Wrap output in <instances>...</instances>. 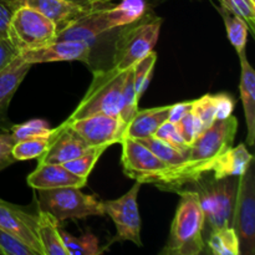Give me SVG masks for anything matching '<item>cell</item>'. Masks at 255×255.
Listing matches in <instances>:
<instances>
[{"label":"cell","instance_id":"1","mask_svg":"<svg viewBox=\"0 0 255 255\" xmlns=\"http://www.w3.org/2000/svg\"><path fill=\"white\" fill-rule=\"evenodd\" d=\"M148 10L146 0H121L117 5H105L92 10L57 32L56 40H76L94 45L95 40L143 16Z\"/></svg>","mask_w":255,"mask_h":255},{"label":"cell","instance_id":"2","mask_svg":"<svg viewBox=\"0 0 255 255\" xmlns=\"http://www.w3.org/2000/svg\"><path fill=\"white\" fill-rule=\"evenodd\" d=\"M176 216L171 226L168 241L161 254L198 255L203 253L206 242L203 238L204 213L199 197L192 189H182Z\"/></svg>","mask_w":255,"mask_h":255},{"label":"cell","instance_id":"3","mask_svg":"<svg viewBox=\"0 0 255 255\" xmlns=\"http://www.w3.org/2000/svg\"><path fill=\"white\" fill-rule=\"evenodd\" d=\"M162 21L161 17L147 10L138 20L116 29L112 67L117 71H127L153 51Z\"/></svg>","mask_w":255,"mask_h":255},{"label":"cell","instance_id":"4","mask_svg":"<svg viewBox=\"0 0 255 255\" xmlns=\"http://www.w3.org/2000/svg\"><path fill=\"white\" fill-rule=\"evenodd\" d=\"M209 173L211 172L204 173L184 189L197 192L204 213V226H208L212 232L232 224L239 177L217 179L213 174L209 176Z\"/></svg>","mask_w":255,"mask_h":255},{"label":"cell","instance_id":"5","mask_svg":"<svg viewBox=\"0 0 255 255\" xmlns=\"http://www.w3.org/2000/svg\"><path fill=\"white\" fill-rule=\"evenodd\" d=\"M126 75L127 71H117L112 66L95 70L91 85L65 124L96 114L120 116L122 87Z\"/></svg>","mask_w":255,"mask_h":255},{"label":"cell","instance_id":"6","mask_svg":"<svg viewBox=\"0 0 255 255\" xmlns=\"http://www.w3.org/2000/svg\"><path fill=\"white\" fill-rule=\"evenodd\" d=\"M39 208L51 213L57 221L82 219L90 216H104V206L96 197L85 194L76 187L37 189Z\"/></svg>","mask_w":255,"mask_h":255},{"label":"cell","instance_id":"7","mask_svg":"<svg viewBox=\"0 0 255 255\" xmlns=\"http://www.w3.org/2000/svg\"><path fill=\"white\" fill-rule=\"evenodd\" d=\"M57 30L51 20L32 7L19 5L7 29V40L17 52L37 49L56 40Z\"/></svg>","mask_w":255,"mask_h":255},{"label":"cell","instance_id":"8","mask_svg":"<svg viewBox=\"0 0 255 255\" xmlns=\"http://www.w3.org/2000/svg\"><path fill=\"white\" fill-rule=\"evenodd\" d=\"M232 227L239 241V255L255 254V167L252 162L239 176Z\"/></svg>","mask_w":255,"mask_h":255},{"label":"cell","instance_id":"9","mask_svg":"<svg viewBox=\"0 0 255 255\" xmlns=\"http://www.w3.org/2000/svg\"><path fill=\"white\" fill-rule=\"evenodd\" d=\"M237 129V117L216 120L191 144L187 161L196 164L202 173L211 172L213 162L232 147Z\"/></svg>","mask_w":255,"mask_h":255},{"label":"cell","instance_id":"10","mask_svg":"<svg viewBox=\"0 0 255 255\" xmlns=\"http://www.w3.org/2000/svg\"><path fill=\"white\" fill-rule=\"evenodd\" d=\"M121 163L125 174L139 183L156 186L168 166L137 139L124 137Z\"/></svg>","mask_w":255,"mask_h":255},{"label":"cell","instance_id":"11","mask_svg":"<svg viewBox=\"0 0 255 255\" xmlns=\"http://www.w3.org/2000/svg\"><path fill=\"white\" fill-rule=\"evenodd\" d=\"M141 186L142 183L136 182L134 186L119 199L102 202L105 213L111 217L117 229V236L112 242L128 241L137 247H142L141 217L137 203V196Z\"/></svg>","mask_w":255,"mask_h":255},{"label":"cell","instance_id":"12","mask_svg":"<svg viewBox=\"0 0 255 255\" xmlns=\"http://www.w3.org/2000/svg\"><path fill=\"white\" fill-rule=\"evenodd\" d=\"M76 132L89 146H112L124 138L126 124L120 116L96 114L65 124Z\"/></svg>","mask_w":255,"mask_h":255},{"label":"cell","instance_id":"13","mask_svg":"<svg viewBox=\"0 0 255 255\" xmlns=\"http://www.w3.org/2000/svg\"><path fill=\"white\" fill-rule=\"evenodd\" d=\"M24 61L30 65L55 61H82L91 65L92 46L86 41L55 40L54 42L37 49L19 52Z\"/></svg>","mask_w":255,"mask_h":255},{"label":"cell","instance_id":"14","mask_svg":"<svg viewBox=\"0 0 255 255\" xmlns=\"http://www.w3.org/2000/svg\"><path fill=\"white\" fill-rule=\"evenodd\" d=\"M0 228L29 247L35 255H44L36 234V216L0 199Z\"/></svg>","mask_w":255,"mask_h":255},{"label":"cell","instance_id":"15","mask_svg":"<svg viewBox=\"0 0 255 255\" xmlns=\"http://www.w3.org/2000/svg\"><path fill=\"white\" fill-rule=\"evenodd\" d=\"M91 146L69 126L61 124L55 128V137L47 151L39 158V163L64 164L81 156Z\"/></svg>","mask_w":255,"mask_h":255},{"label":"cell","instance_id":"16","mask_svg":"<svg viewBox=\"0 0 255 255\" xmlns=\"http://www.w3.org/2000/svg\"><path fill=\"white\" fill-rule=\"evenodd\" d=\"M31 66L32 65L24 61L17 54L4 69L0 70V129L2 131L9 132L12 126L7 119V109L12 96Z\"/></svg>","mask_w":255,"mask_h":255},{"label":"cell","instance_id":"17","mask_svg":"<svg viewBox=\"0 0 255 255\" xmlns=\"http://www.w3.org/2000/svg\"><path fill=\"white\" fill-rule=\"evenodd\" d=\"M17 2L19 5H26L41 12L54 22L57 32L62 31L80 17L95 10L77 5L69 0H17Z\"/></svg>","mask_w":255,"mask_h":255},{"label":"cell","instance_id":"18","mask_svg":"<svg viewBox=\"0 0 255 255\" xmlns=\"http://www.w3.org/2000/svg\"><path fill=\"white\" fill-rule=\"evenodd\" d=\"M27 184L34 189H51L61 187L82 188L87 184V178L76 176L62 164L39 163L36 169L27 176Z\"/></svg>","mask_w":255,"mask_h":255},{"label":"cell","instance_id":"19","mask_svg":"<svg viewBox=\"0 0 255 255\" xmlns=\"http://www.w3.org/2000/svg\"><path fill=\"white\" fill-rule=\"evenodd\" d=\"M171 105L137 111L132 117L131 121L127 124L125 128L124 137L132 139H141L146 137L153 136L158 127L167 121Z\"/></svg>","mask_w":255,"mask_h":255},{"label":"cell","instance_id":"20","mask_svg":"<svg viewBox=\"0 0 255 255\" xmlns=\"http://www.w3.org/2000/svg\"><path fill=\"white\" fill-rule=\"evenodd\" d=\"M241 60V99L243 102L244 115L247 122V144L255 143V72L249 64L247 55L239 57Z\"/></svg>","mask_w":255,"mask_h":255},{"label":"cell","instance_id":"21","mask_svg":"<svg viewBox=\"0 0 255 255\" xmlns=\"http://www.w3.org/2000/svg\"><path fill=\"white\" fill-rule=\"evenodd\" d=\"M252 162H253V156L247 149L246 144L241 143L237 147H231L224 153H222L213 162L211 173L217 179L226 178V177H239L246 172Z\"/></svg>","mask_w":255,"mask_h":255},{"label":"cell","instance_id":"22","mask_svg":"<svg viewBox=\"0 0 255 255\" xmlns=\"http://www.w3.org/2000/svg\"><path fill=\"white\" fill-rule=\"evenodd\" d=\"M36 234L44 255H67L60 234V222L46 211L39 208L36 216Z\"/></svg>","mask_w":255,"mask_h":255},{"label":"cell","instance_id":"23","mask_svg":"<svg viewBox=\"0 0 255 255\" xmlns=\"http://www.w3.org/2000/svg\"><path fill=\"white\" fill-rule=\"evenodd\" d=\"M219 12L223 17L229 41L234 46L238 56H243V55H246L247 41H248V25L246 24L243 19L231 14L228 10L223 9V7H219Z\"/></svg>","mask_w":255,"mask_h":255},{"label":"cell","instance_id":"24","mask_svg":"<svg viewBox=\"0 0 255 255\" xmlns=\"http://www.w3.org/2000/svg\"><path fill=\"white\" fill-rule=\"evenodd\" d=\"M137 141L141 142V143L144 144L147 148L151 149V151L153 152L161 161H163L168 167L179 166V164L184 163V162H187V159H188L189 149H187V151H181V149L166 143L164 141H162V139L157 138V137L154 136L137 139Z\"/></svg>","mask_w":255,"mask_h":255},{"label":"cell","instance_id":"25","mask_svg":"<svg viewBox=\"0 0 255 255\" xmlns=\"http://www.w3.org/2000/svg\"><path fill=\"white\" fill-rule=\"evenodd\" d=\"M207 247L216 255H239V241L233 227L212 231Z\"/></svg>","mask_w":255,"mask_h":255},{"label":"cell","instance_id":"26","mask_svg":"<svg viewBox=\"0 0 255 255\" xmlns=\"http://www.w3.org/2000/svg\"><path fill=\"white\" fill-rule=\"evenodd\" d=\"M60 234L67 255H99L106 251V247L100 248L99 239L91 233L84 234L80 238H75L65 231H60Z\"/></svg>","mask_w":255,"mask_h":255},{"label":"cell","instance_id":"27","mask_svg":"<svg viewBox=\"0 0 255 255\" xmlns=\"http://www.w3.org/2000/svg\"><path fill=\"white\" fill-rule=\"evenodd\" d=\"M55 137L54 133L47 137H34V138L22 139L15 142L12 147V156L15 161H26V159L40 158L51 144Z\"/></svg>","mask_w":255,"mask_h":255},{"label":"cell","instance_id":"28","mask_svg":"<svg viewBox=\"0 0 255 255\" xmlns=\"http://www.w3.org/2000/svg\"><path fill=\"white\" fill-rule=\"evenodd\" d=\"M110 146L107 144H102V146H91L87 151H85L77 158L72 159V161L65 162L62 166L66 169H69L70 172H72L76 176L82 177V178H89L90 173L94 169L95 164L97 163V161L100 159V157L102 156L105 151L109 148Z\"/></svg>","mask_w":255,"mask_h":255},{"label":"cell","instance_id":"29","mask_svg":"<svg viewBox=\"0 0 255 255\" xmlns=\"http://www.w3.org/2000/svg\"><path fill=\"white\" fill-rule=\"evenodd\" d=\"M138 101L139 99L137 97L136 90H134L133 67H131L129 70H127L126 79H125L124 87H122L121 110H120V117L124 120L126 126L138 111Z\"/></svg>","mask_w":255,"mask_h":255},{"label":"cell","instance_id":"30","mask_svg":"<svg viewBox=\"0 0 255 255\" xmlns=\"http://www.w3.org/2000/svg\"><path fill=\"white\" fill-rule=\"evenodd\" d=\"M15 142L34 137H47L54 133V128H50L49 124L44 120H30L20 125H12L9 129Z\"/></svg>","mask_w":255,"mask_h":255},{"label":"cell","instance_id":"31","mask_svg":"<svg viewBox=\"0 0 255 255\" xmlns=\"http://www.w3.org/2000/svg\"><path fill=\"white\" fill-rule=\"evenodd\" d=\"M157 61V54L154 51H151L146 57L139 60L133 66V81H134V90L138 99H141L143 92L146 91L147 86L149 84L152 74H153L154 65Z\"/></svg>","mask_w":255,"mask_h":255},{"label":"cell","instance_id":"32","mask_svg":"<svg viewBox=\"0 0 255 255\" xmlns=\"http://www.w3.org/2000/svg\"><path fill=\"white\" fill-rule=\"evenodd\" d=\"M221 7L241 17L248 25L249 31L255 35V2L252 0H218Z\"/></svg>","mask_w":255,"mask_h":255},{"label":"cell","instance_id":"33","mask_svg":"<svg viewBox=\"0 0 255 255\" xmlns=\"http://www.w3.org/2000/svg\"><path fill=\"white\" fill-rule=\"evenodd\" d=\"M192 111L196 115L197 119L201 121L203 129L208 128L217 120L216 102H214L213 95L207 94L202 96L201 99L193 100V102H192Z\"/></svg>","mask_w":255,"mask_h":255},{"label":"cell","instance_id":"34","mask_svg":"<svg viewBox=\"0 0 255 255\" xmlns=\"http://www.w3.org/2000/svg\"><path fill=\"white\" fill-rule=\"evenodd\" d=\"M177 127H178V131L181 133L183 141L191 147V144L193 143L197 139V137L204 131L203 126H202L201 121L197 119L196 115L193 114V111H189L177 122Z\"/></svg>","mask_w":255,"mask_h":255},{"label":"cell","instance_id":"35","mask_svg":"<svg viewBox=\"0 0 255 255\" xmlns=\"http://www.w3.org/2000/svg\"><path fill=\"white\" fill-rule=\"evenodd\" d=\"M153 136L162 139V141H164L166 143L171 144V146L176 147V148L181 149V151H187V149H189L188 144H187L186 142L183 141V138H182L177 125L168 121V120L164 121L163 124L158 127V129L154 132Z\"/></svg>","mask_w":255,"mask_h":255},{"label":"cell","instance_id":"36","mask_svg":"<svg viewBox=\"0 0 255 255\" xmlns=\"http://www.w3.org/2000/svg\"><path fill=\"white\" fill-rule=\"evenodd\" d=\"M0 251L2 255H35L34 252L14 236L0 228Z\"/></svg>","mask_w":255,"mask_h":255},{"label":"cell","instance_id":"37","mask_svg":"<svg viewBox=\"0 0 255 255\" xmlns=\"http://www.w3.org/2000/svg\"><path fill=\"white\" fill-rule=\"evenodd\" d=\"M15 144V139L10 134V132H1L0 133V171L15 162L12 156V147Z\"/></svg>","mask_w":255,"mask_h":255},{"label":"cell","instance_id":"38","mask_svg":"<svg viewBox=\"0 0 255 255\" xmlns=\"http://www.w3.org/2000/svg\"><path fill=\"white\" fill-rule=\"evenodd\" d=\"M17 6V0H0V39H7L10 20Z\"/></svg>","mask_w":255,"mask_h":255},{"label":"cell","instance_id":"39","mask_svg":"<svg viewBox=\"0 0 255 255\" xmlns=\"http://www.w3.org/2000/svg\"><path fill=\"white\" fill-rule=\"evenodd\" d=\"M216 102V116L217 120H224L232 116L234 110V100L228 94L213 95Z\"/></svg>","mask_w":255,"mask_h":255},{"label":"cell","instance_id":"40","mask_svg":"<svg viewBox=\"0 0 255 255\" xmlns=\"http://www.w3.org/2000/svg\"><path fill=\"white\" fill-rule=\"evenodd\" d=\"M19 52L7 39H0V70L4 69Z\"/></svg>","mask_w":255,"mask_h":255},{"label":"cell","instance_id":"41","mask_svg":"<svg viewBox=\"0 0 255 255\" xmlns=\"http://www.w3.org/2000/svg\"><path fill=\"white\" fill-rule=\"evenodd\" d=\"M192 101H184V102H179V104L176 105H171V109H169L168 112V121L173 122V124H177L187 112H189L192 110Z\"/></svg>","mask_w":255,"mask_h":255},{"label":"cell","instance_id":"42","mask_svg":"<svg viewBox=\"0 0 255 255\" xmlns=\"http://www.w3.org/2000/svg\"><path fill=\"white\" fill-rule=\"evenodd\" d=\"M69 1L75 2L77 5H81V6L89 7V9H97V7L111 4L112 1H116V0H69Z\"/></svg>","mask_w":255,"mask_h":255},{"label":"cell","instance_id":"43","mask_svg":"<svg viewBox=\"0 0 255 255\" xmlns=\"http://www.w3.org/2000/svg\"><path fill=\"white\" fill-rule=\"evenodd\" d=\"M0 255H2V252L1 251H0Z\"/></svg>","mask_w":255,"mask_h":255},{"label":"cell","instance_id":"44","mask_svg":"<svg viewBox=\"0 0 255 255\" xmlns=\"http://www.w3.org/2000/svg\"><path fill=\"white\" fill-rule=\"evenodd\" d=\"M157 1H162V0H157Z\"/></svg>","mask_w":255,"mask_h":255},{"label":"cell","instance_id":"45","mask_svg":"<svg viewBox=\"0 0 255 255\" xmlns=\"http://www.w3.org/2000/svg\"><path fill=\"white\" fill-rule=\"evenodd\" d=\"M252 1H254V2H255V0H252Z\"/></svg>","mask_w":255,"mask_h":255}]
</instances>
